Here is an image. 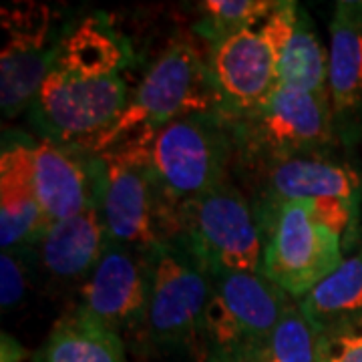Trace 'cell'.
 I'll return each mask as SVG.
<instances>
[{"mask_svg": "<svg viewBox=\"0 0 362 362\" xmlns=\"http://www.w3.org/2000/svg\"><path fill=\"white\" fill-rule=\"evenodd\" d=\"M233 157L232 125L218 111L181 117L153 133L149 159L165 209L168 240L180 207L230 180Z\"/></svg>", "mask_w": 362, "mask_h": 362, "instance_id": "1", "label": "cell"}, {"mask_svg": "<svg viewBox=\"0 0 362 362\" xmlns=\"http://www.w3.org/2000/svg\"><path fill=\"white\" fill-rule=\"evenodd\" d=\"M218 111L207 54L189 35H180L159 52L113 129L93 156L139 133H156L181 117Z\"/></svg>", "mask_w": 362, "mask_h": 362, "instance_id": "2", "label": "cell"}, {"mask_svg": "<svg viewBox=\"0 0 362 362\" xmlns=\"http://www.w3.org/2000/svg\"><path fill=\"white\" fill-rule=\"evenodd\" d=\"M298 8L294 0H278L259 26L209 45V75L223 119L246 117L278 89L280 63L296 26Z\"/></svg>", "mask_w": 362, "mask_h": 362, "instance_id": "3", "label": "cell"}, {"mask_svg": "<svg viewBox=\"0 0 362 362\" xmlns=\"http://www.w3.org/2000/svg\"><path fill=\"white\" fill-rule=\"evenodd\" d=\"M169 240L180 242L209 276L254 274L262 268L264 232L258 211L232 180L180 207Z\"/></svg>", "mask_w": 362, "mask_h": 362, "instance_id": "4", "label": "cell"}, {"mask_svg": "<svg viewBox=\"0 0 362 362\" xmlns=\"http://www.w3.org/2000/svg\"><path fill=\"white\" fill-rule=\"evenodd\" d=\"M290 300L292 296L259 272L214 274L199 361H258Z\"/></svg>", "mask_w": 362, "mask_h": 362, "instance_id": "5", "label": "cell"}, {"mask_svg": "<svg viewBox=\"0 0 362 362\" xmlns=\"http://www.w3.org/2000/svg\"><path fill=\"white\" fill-rule=\"evenodd\" d=\"M235 157L256 168L288 157L330 153L340 137L330 95L278 87L242 119L230 121Z\"/></svg>", "mask_w": 362, "mask_h": 362, "instance_id": "6", "label": "cell"}, {"mask_svg": "<svg viewBox=\"0 0 362 362\" xmlns=\"http://www.w3.org/2000/svg\"><path fill=\"white\" fill-rule=\"evenodd\" d=\"M151 137L153 133H139L97 153V207L113 244L156 250L168 242L165 209L149 159Z\"/></svg>", "mask_w": 362, "mask_h": 362, "instance_id": "7", "label": "cell"}, {"mask_svg": "<svg viewBox=\"0 0 362 362\" xmlns=\"http://www.w3.org/2000/svg\"><path fill=\"white\" fill-rule=\"evenodd\" d=\"M211 276L175 240L153 250L147 316L137 342L151 352H192L199 358Z\"/></svg>", "mask_w": 362, "mask_h": 362, "instance_id": "8", "label": "cell"}, {"mask_svg": "<svg viewBox=\"0 0 362 362\" xmlns=\"http://www.w3.org/2000/svg\"><path fill=\"white\" fill-rule=\"evenodd\" d=\"M129 101V87L121 75L81 77L54 65L30 107V119L42 139L90 153Z\"/></svg>", "mask_w": 362, "mask_h": 362, "instance_id": "9", "label": "cell"}, {"mask_svg": "<svg viewBox=\"0 0 362 362\" xmlns=\"http://www.w3.org/2000/svg\"><path fill=\"white\" fill-rule=\"evenodd\" d=\"M264 232L259 274L288 296L304 298L344 259L342 238L318 220L310 202L258 211Z\"/></svg>", "mask_w": 362, "mask_h": 362, "instance_id": "10", "label": "cell"}, {"mask_svg": "<svg viewBox=\"0 0 362 362\" xmlns=\"http://www.w3.org/2000/svg\"><path fill=\"white\" fill-rule=\"evenodd\" d=\"M0 14V107L4 117H16L35 103L65 35L57 33V13L40 2H13Z\"/></svg>", "mask_w": 362, "mask_h": 362, "instance_id": "11", "label": "cell"}, {"mask_svg": "<svg viewBox=\"0 0 362 362\" xmlns=\"http://www.w3.org/2000/svg\"><path fill=\"white\" fill-rule=\"evenodd\" d=\"M153 250L109 242L103 258L78 288L75 308L115 332L137 338L147 316Z\"/></svg>", "mask_w": 362, "mask_h": 362, "instance_id": "12", "label": "cell"}, {"mask_svg": "<svg viewBox=\"0 0 362 362\" xmlns=\"http://www.w3.org/2000/svg\"><path fill=\"white\" fill-rule=\"evenodd\" d=\"M259 199L256 211H266L290 202L328 204L342 202L361 206L362 183L349 163L330 153H312L256 165Z\"/></svg>", "mask_w": 362, "mask_h": 362, "instance_id": "13", "label": "cell"}, {"mask_svg": "<svg viewBox=\"0 0 362 362\" xmlns=\"http://www.w3.org/2000/svg\"><path fill=\"white\" fill-rule=\"evenodd\" d=\"M35 189L51 226L71 220L99 204V159L40 137L35 143Z\"/></svg>", "mask_w": 362, "mask_h": 362, "instance_id": "14", "label": "cell"}, {"mask_svg": "<svg viewBox=\"0 0 362 362\" xmlns=\"http://www.w3.org/2000/svg\"><path fill=\"white\" fill-rule=\"evenodd\" d=\"M35 143L21 133H4L0 153V246H35L51 228L35 189Z\"/></svg>", "mask_w": 362, "mask_h": 362, "instance_id": "15", "label": "cell"}, {"mask_svg": "<svg viewBox=\"0 0 362 362\" xmlns=\"http://www.w3.org/2000/svg\"><path fill=\"white\" fill-rule=\"evenodd\" d=\"M109 246L99 207H90L75 218L52 223L33 247L35 266L59 286H83Z\"/></svg>", "mask_w": 362, "mask_h": 362, "instance_id": "16", "label": "cell"}, {"mask_svg": "<svg viewBox=\"0 0 362 362\" xmlns=\"http://www.w3.org/2000/svg\"><path fill=\"white\" fill-rule=\"evenodd\" d=\"M328 95L338 135L362 119V0H338L330 21Z\"/></svg>", "mask_w": 362, "mask_h": 362, "instance_id": "17", "label": "cell"}, {"mask_svg": "<svg viewBox=\"0 0 362 362\" xmlns=\"http://www.w3.org/2000/svg\"><path fill=\"white\" fill-rule=\"evenodd\" d=\"M129 61V42L105 14H90L63 37L54 65L81 77H107L121 75Z\"/></svg>", "mask_w": 362, "mask_h": 362, "instance_id": "18", "label": "cell"}, {"mask_svg": "<svg viewBox=\"0 0 362 362\" xmlns=\"http://www.w3.org/2000/svg\"><path fill=\"white\" fill-rule=\"evenodd\" d=\"M33 362H127L125 338L73 308L61 316Z\"/></svg>", "mask_w": 362, "mask_h": 362, "instance_id": "19", "label": "cell"}, {"mask_svg": "<svg viewBox=\"0 0 362 362\" xmlns=\"http://www.w3.org/2000/svg\"><path fill=\"white\" fill-rule=\"evenodd\" d=\"M300 306L320 334L334 324L362 314V246L312 288Z\"/></svg>", "mask_w": 362, "mask_h": 362, "instance_id": "20", "label": "cell"}, {"mask_svg": "<svg viewBox=\"0 0 362 362\" xmlns=\"http://www.w3.org/2000/svg\"><path fill=\"white\" fill-rule=\"evenodd\" d=\"M278 87L308 93L328 90V52L302 6L298 8L296 26L280 63Z\"/></svg>", "mask_w": 362, "mask_h": 362, "instance_id": "21", "label": "cell"}, {"mask_svg": "<svg viewBox=\"0 0 362 362\" xmlns=\"http://www.w3.org/2000/svg\"><path fill=\"white\" fill-rule=\"evenodd\" d=\"M278 6V0H207L199 4L202 18L195 23L197 39L209 45L235 33L259 26Z\"/></svg>", "mask_w": 362, "mask_h": 362, "instance_id": "22", "label": "cell"}, {"mask_svg": "<svg viewBox=\"0 0 362 362\" xmlns=\"http://www.w3.org/2000/svg\"><path fill=\"white\" fill-rule=\"evenodd\" d=\"M318 332L292 298L256 362H316Z\"/></svg>", "mask_w": 362, "mask_h": 362, "instance_id": "23", "label": "cell"}, {"mask_svg": "<svg viewBox=\"0 0 362 362\" xmlns=\"http://www.w3.org/2000/svg\"><path fill=\"white\" fill-rule=\"evenodd\" d=\"M35 270H37V266H35V254H33L30 246L2 250V256H0V304H2V310H14L25 302Z\"/></svg>", "mask_w": 362, "mask_h": 362, "instance_id": "24", "label": "cell"}, {"mask_svg": "<svg viewBox=\"0 0 362 362\" xmlns=\"http://www.w3.org/2000/svg\"><path fill=\"white\" fill-rule=\"evenodd\" d=\"M316 362H362V314L320 332Z\"/></svg>", "mask_w": 362, "mask_h": 362, "instance_id": "25", "label": "cell"}, {"mask_svg": "<svg viewBox=\"0 0 362 362\" xmlns=\"http://www.w3.org/2000/svg\"><path fill=\"white\" fill-rule=\"evenodd\" d=\"M0 344V362H25L26 350L16 338L2 332Z\"/></svg>", "mask_w": 362, "mask_h": 362, "instance_id": "26", "label": "cell"}]
</instances>
